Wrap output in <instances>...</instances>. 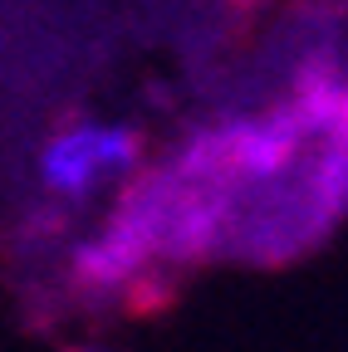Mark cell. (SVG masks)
<instances>
[{
  "mask_svg": "<svg viewBox=\"0 0 348 352\" xmlns=\"http://www.w3.org/2000/svg\"><path fill=\"white\" fill-rule=\"evenodd\" d=\"M138 157V138L123 127H74L50 142L45 152V182L64 196H83L103 171H127Z\"/></svg>",
  "mask_w": 348,
  "mask_h": 352,
  "instance_id": "6da1fadb",
  "label": "cell"
},
{
  "mask_svg": "<svg viewBox=\"0 0 348 352\" xmlns=\"http://www.w3.org/2000/svg\"><path fill=\"white\" fill-rule=\"evenodd\" d=\"M147 264H152V250L143 245V235H133L123 220H113L99 240H89L74 254V279L83 289H127Z\"/></svg>",
  "mask_w": 348,
  "mask_h": 352,
  "instance_id": "7a4b0ae2",
  "label": "cell"
}]
</instances>
